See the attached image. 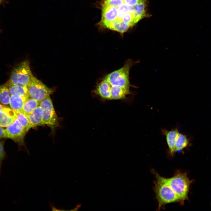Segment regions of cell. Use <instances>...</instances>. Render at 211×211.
<instances>
[{"mask_svg":"<svg viewBox=\"0 0 211 211\" xmlns=\"http://www.w3.org/2000/svg\"><path fill=\"white\" fill-rule=\"evenodd\" d=\"M16 118L14 110L5 107L0 111V126L7 127L13 123Z\"/></svg>","mask_w":211,"mask_h":211,"instance_id":"cell-10","label":"cell"},{"mask_svg":"<svg viewBox=\"0 0 211 211\" xmlns=\"http://www.w3.org/2000/svg\"><path fill=\"white\" fill-rule=\"evenodd\" d=\"M4 142H0V173L2 163L6 157V153L4 148Z\"/></svg>","mask_w":211,"mask_h":211,"instance_id":"cell-20","label":"cell"},{"mask_svg":"<svg viewBox=\"0 0 211 211\" xmlns=\"http://www.w3.org/2000/svg\"><path fill=\"white\" fill-rule=\"evenodd\" d=\"M26 115L32 127L45 125L43 120L42 110L39 105L30 113Z\"/></svg>","mask_w":211,"mask_h":211,"instance_id":"cell-11","label":"cell"},{"mask_svg":"<svg viewBox=\"0 0 211 211\" xmlns=\"http://www.w3.org/2000/svg\"><path fill=\"white\" fill-rule=\"evenodd\" d=\"M13 110L16 114V119L27 132L32 127L27 116L22 112Z\"/></svg>","mask_w":211,"mask_h":211,"instance_id":"cell-18","label":"cell"},{"mask_svg":"<svg viewBox=\"0 0 211 211\" xmlns=\"http://www.w3.org/2000/svg\"><path fill=\"white\" fill-rule=\"evenodd\" d=\"M39 106L42 110L43 120L45 125H48L51 128L58 126V118L50 96L40 102Z\"/></svg>","mask_w":211,"mask_h":211,"instance_id":"cell-7","label":"cell"},{"mask_svg":"<svg viewBox=\"0 0 211 211\" xmlns=\"http://www.w3.org/2000/svg\"><path fill=\"white\" fill-rule=\"evenodd\" d=\"M161 132L165 136L169 149L170 155L173 156L175 152V146L176 139L179 133L177 129L168 130L166 129H162Z\"/></svg>","mask_w":211,"mask_h":211,"instance_id":"cell-9","label":"cell"},{"mask_svg":"<svg viewBox=\"0 0 211 211\" xmlns=\"http://www.w3.org/2000/svg\"><path fill=\"white\" fill-rule=\"evenodd\" d=\"M164 179L180 199L181 205H183L185 200L188 199V195L190 186L193 181L189 179L186 173L178 170L176 171L171 178L164 177Z\"/></svg>","mask_w":211,"mask_h":211,"instance_id":"cell-3","label":"cell"},{"mask_svg":"<svg viewBox=\"0 0 211 211\" xmlns=\"http://www.w3.org/2000/svg\"><path fill=\"white\" fill-rule=\"evenodd\" d=\"M5 0H0V5L5 2Z\"/></svg>","mask_w":211,"mask_h":211,"instance_id":"cell-23","label":"cell"},{"mask_svg":"<svg viewBox=\"0 0 211 211\" xmlns=\"http://www.w3.org/2000/svg\"><path fill=\"white\" fill-rule=\"evenodd\" d=\"M189 144V141L186 136L179 132L175 144V152L182 150Z\"/></svg>","mask_w":211,"mask_h":211,"instance_id":"cell-17","label":"cell"},{"mask_svg":"<svg viewBox=\"0 0 211 211\" xmlns=\"http://www.w3.org/2000/svg\"><path fill=\"white\" fill-rule=\"evenodd\" d=\"M10 95H17L29 98L27 86L18 85L8 86Z\"/></svg>","mask_w":211,"mask_h":211,"instance_id":"cell-15","label":"cell"},{"mask_svg":"<svg viewBox=\"0 0 211 211\" xmlns=\"http://www.w3.org/2000/svg\"><path fill=\"white\" fill-rule=\"evenodd\" d=\"M108 84L110 88L111 100L123 99L131 93L130 90L120 86H110Z\"/></svg>","mask_w":211,"mask_h":211,"instance_id":"cell-13","label":"cell"},{"mask_svg":"<svg viewBox=\"0 0 211 211\" xmlns=\"http://www.w3.org/2000/svg\"><path fill=\"white\" fill-rule=\"evenodd\" d=\"M152 171L156 178L154 182V189L158 202V210L169 203L178 202L181 205L180 199L166 182L164 177L161 176L154 170Z\"/></svg>","mask_w":211,"mask_h":211,"instance_id":"cell-2","label":"cell"},{"mask_svg":"<svg viewBox=\"0 0 211 211\" xmlns=\"http://www.w3.org/2000/svg\"><path fill=\"white\" fill-rule=\"evenodd\" d=\"M6 138L5 129L0 126V139Z\"/></svg>","mask_w":211,"mask_h":211,"instance_id":"cell-21","label":"cell"},{"mask_svg":"<svg viewBox=\"0 0 211 211\" xmlns=\"http://www.w3.org/2000/svg\"><path fill=\"white\" fill-rule=\"evenodd\" d=\"M29 98L17 95H11L9 103L10 106L12 110L21 112L25 102Z\"/></svg>","mask_w":211,"mask_h":211,"instance_id":"cell-14","label":"cell"},{"mask_svg":"<svg viewBox=\"0 0 211 211\" xmlns=\"http://www.w3.org/2000/svg\"><path fill=\"white\" fill-rule=\"evenodd\" d=\"M134 64L133 61L128 59L123 67L107 74L103 79L110 86H120L130 90L131 85L129 81V72Z\"/></svg>","mask_w":211,"mask_h":211,"instance_id":"cell-4","label":"cell"},{"mask_svg":"<svg viewBox=\"0 0 211 211\" xmlns=\"http://www.w3.org/2000/svg\"><path fill=\"white\" fill-rule=\"evenodd\" d=\"M144 0H101L99 25L122 35L141 20L138 5Z\"/></svg>","mask_w":211,"mask_h":211,"instance_id":"cell-1","label":"cell"},{"mask_svg":"<svg viewBox=\"0 0 211 211\" xmlns=\"http://www.w3.org/2000/svg\"><path fill=\"white\" fill-rule=\"evenodd\" d=\"M93 92L101 99L111 100L110 87L106 82L103 79L97 84Z\"/></svg>","mask_w":211,"mask_h":211,"instance_id":"cell-12","label":"cell"},{"mask_svg":"<svg viewBox=\"0 0 211 211\" xmlns=\"http://www.w3.org/2000/svg\"><path fill=\"white\" fill-rule=\"evenodd\" d=\"M6 84L0 86V102L2 103L8 104L10 95Z\"/></svg>","mask_w":211,"mask_h":211,"instance_id":"cell-19","label":"cell"},{"mask_svg":"<svg viewBox=\"0 0 211 211\" xmlns=\"http://www.w3.org/2000/svg\"><path fill=\"white\" fill-rule=\"evenodd\" d=\"M27 87L29 98L40 103L50 96L54 92L53 90L47 87L33 76Z\"/></svg>","mask_w":211,"mask_h":211,"instance_id":"cell-6","label":"cell"},{"mask_svg":"<svg viewBox=\"0 0 211 211\" xmlns=\"http://www.w3.org/2000/svg\"><path fill=\"white\" fill-rule=\"evenodd\" d=\"M5 107V106L0 104V111Z\"/></svg>","mask_w":211,"mask_h":211,"instance_id":"cell-22","label":"cell"},{"mask_svg":"<svg viewBox=\"0 0 211 211\" xmlns=\"http://www.w3.org/2000/svg\"><path fill=\"white\" fill-rule=\"evenodd\" d=\"M40 103L36 100L29 98L25 102L23 108L22 112L25 115L32 112L39 105Z\"/></svg>","mask_w":211,"mask_h":211,"instance_id":"cell-16","label":"cell"},{"mask_svg":"<svg viewBox=\"0 0 211 211\" xmlns=\"http://www.w3.org/2000/svg\"><path fill=\"white\" fill-rule=\"evenodd\" d=\"M33 75L27 60L22 61L12 71L7 86L18 85L28 86Z\"/></svg>","mask_w":211,"mask_h":211,"instance_id":"cell-5","label":"cell"},{"mask_svg":"<svg viewBox=\"0 0 211 211\" xmlns=\"http://www.w3.org/2000/svg\"><path fill=\"white\" fill-rule=\"evenodd\" d=\"M5 132L6 138L11 139L20 145L23 144L27 132L16 118L13 123L6 127Z\"/></svg>","mask_w":211,"mask_h":211,"instance_id":"cell-8","label":"cell"}]
</instances>
